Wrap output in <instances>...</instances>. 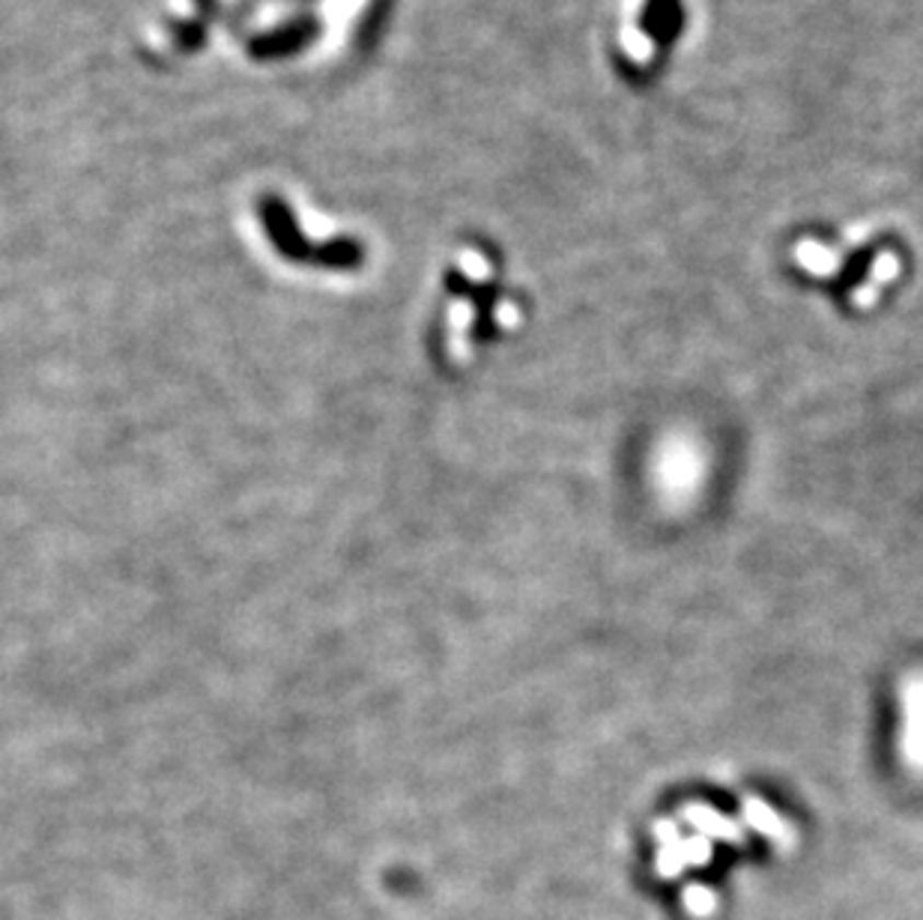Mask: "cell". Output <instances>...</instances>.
Listing matches in <instances>:
<instances>
[{
  "mask_svg": "<svg viewBox=\"0 0 923 920\" xmlns=\"http://www.w3.org/2000/svg\"><path fill=\"white\" fill-rule=\"evenodd\" d=\"M900 756L923 774V672H912L900 685Z\"/></svg>",
  "mask_w": 923,
  "mask_h": 920,
  "instance_id": "3",
  "label": "cell"
},
{
  "mask_svg": "<svg viewBox=\"0 0 923 920\" xmlns=\"http://www.w3.org/2000/svg\"><path fill=\"white\" fill-rule=\"evenodd\" d=\"M682 819L691 821L696 831H703L705 837H715V840H726V843H745V831L738 828V821H732L729 816H724L715 807L708 804H684L682 807Z\"/></svg>",
  "mask_w": 923,
  "mask_h": 920,
  "instance_id": "4",
  "label": "cell"
},
{
  "mask_svg": "<svg viewBox=\"0 0 923 920\" xmlns=\"http://www.w3.org/2000/svg\"><path fill=\"white\" fill-rule=\"evenodd\" d=\"M705 475V458L700 446L684 434H672L655 449L651 460V479L664 496V503L684 505L691 503Z\"/></svg>",
  "mask_w": 923,
  "mask_h": 920,
  "instance_id": "2",
  "label": "cell"
},
{
  "mask_svg": "<svg viewBox=\"0 0 923 920\" xmlns=\"http://www.w3.org/2000/svg\"><path fill=\"white\" fill-rule=\"evenodd\" d=\"M688 0H619L613 60L631 84H651L688 36Z\"/></svg>",
  "mask_w": 923,
  "mask_h": 920,
  "instance_id": "1",
  "label": "cell"
},
{
  "mask_svg": "<svg viewBox=\"0 0 923 920\" xmlns=\"http://www.w3.org/2000/svg\"><path fill=\"white\" fill-rule=\"evenodd\" d=\"M741 813H745V821H748L750 828H757L762 837H769L771 843H777L781 849H789V846L795 843V831L789 828V821L781 819V816L771 810L765 801L757 798V795H748V798H745Z\"/></svg>",
  "mask_w": 923,
  "mask_h": 920,
  "instance_id": "5",
  "label": "cell"
},
{
  "mask_svg": "<svg viewBox=\"0 0 923 920\" xmlns=\"http://www.w3.org/2000/svg\"><path fill=\"white\" fill-rule=\"evenodd\" d=\"M684 902H688V909L693 915H708V911L715 909V894H708L705 887H688L684 890Z\"/></svg>",
  "mask_w": 923,
  "mask_h": 920,
  "instance_id": "6",
  "label": "cell"
}]
</instances>
